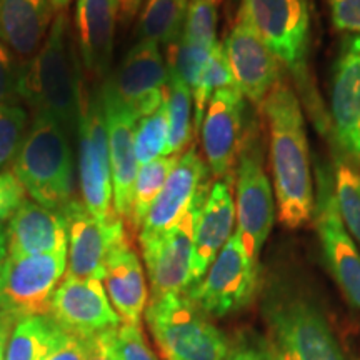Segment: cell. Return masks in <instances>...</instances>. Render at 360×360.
<instances>
[{
  "instance_id": "6da1fadb",
  "label": "cell",
  "mask_w": 360,
  "mask_h": 360,
  "mask_svg": "<svg viewBox=\"0 0 360 360\" xmlns=\"http://www.w3.org/2000/svg\"><path fill=\"white\" fill-rule=\"evenodd\" d=\"M267 117L270 165L278 219L299 229L314 217L315 192L305 119L299 97L281 80L262 103Z\"/></svg>"
},
{
  "instance_id": "7a4b0ae2",
  "label": "cell",
  "mask_w": 360,
  "mask_h": 360,
  "mask_svg": "<svg viewBox=\"0 0 360 360\" xmlns=\"http://www.w3.org/2000/svg\"><path fill=\"white\" fill-rule=\"evenodd\" d=\"M84 90L69 39L65 12L53 17L40 49L20 72V98L35 115L57 122L67 134L79 130Z\"/></svg>"
},
{
  "instance_id": "3957f363",
  "label": "cell",
  "mask_w": 360,
  "mask_h": 360,
  "mask_svg": "<svg viewBox=\"0 0 360 360\" xmlns=\"http://www.w3.org/2000/svg\"><path fill=\"white\" fill-rule=\"evenodd\" d=\"M240 8L281 65L290 72L315 127L323 137H330V119L319 101L309 70V0H242Z\"/></svg>"
},
{
  "instance_id": "277c9868",
  "label": "cell",
  "mask_w": 360,
  "mask_h": 360,
  "mask_svg": "<svg viewBox=\"0 0 360 360\" xmlns=\"http://www.w3.org/2000/svg\"><path fill=\"white\" fill-rule=\"evenodd\" d=\"M13 174L37 204L60 210L74 199V157L67 132L35 115L13 160Z\"/></svg>"
},
{
  "instance_id": "5b68a950",
  "label": "cell",
  "mask_w": 360,
  "mask_h": 360,
  "mask_svg": "<svg viewBox=\"0 0 360 360\" xmlns=\"http://www.w3.org/2000/svg\"><path fill=\"white\" fill-rule=\"evenodd\" d=\"M143 317L164 360H225L231 352L227 337L186 294L154 297Z\"/></svg>"
},
{
  "instance_id": "8992f818",
  "label": "cell",
  "mask_w": 360,
  "mask_h": 360,
  "mask_svg": "<svg viewBox=\"0 0 360 360\" xmlns=\"http://www.w3.org/2000/svg\"><path fill=\"white\" fill-rule=\"evenodd\" d=\"M257 120H250L237 159L236 219L247 255L259 264L260 252L276 217V199L265 174L264 143Z\"/></svg>"
},
{
  "instance_id": "52a82bcc",
  "label": "cell",
  "mask_w": 360,
  "mask_h": 360,
  "mask_svg": "<svg viewBox=\"0 0 360 360\" xmlns=\"http://www.w3.org/2000/svg\"><path fill=\"white\" fill-rule=\"evenodd\" d=\"M267 322V344L277 360H345L321 310L302 295L274 297Z\"/></svg>"
},
{
  "instance_id": "ba28073f",
  "label": "cell",
  "mask_w": 360,
  "mask_h": 360,
  "mask_svg": "<svg viewBox=\"0 0 360 360\" xmlns=\"http://www.w3.org/2000/svg\"><path fill=\"white\" fill-rule=\"evenodd\" d=\"M260 265L247 255L236 231L219 252L205 276L186 295L210 317H225L247 307L259 287Z\"/></svg>"
},
{
  "instance_id": "9c48e42d",
  "label": "cell",
  "mask_w": 360,
  "mask_h": 360,
  "mask_svg": "<svg viewBox=\"0 0 360 360\" xmlns=\"http://www.w3.org/2000/svg\"><path fill=\"white\" fill-rule=\"evenodd\" d=\"M79 182L82 204L94 217L101 222L119 217L114 210L109 137L98 94H84L79 122Z\"/></svg>"
},
{
  "instance_id": "30bf717a",
  "label": "cell",
  "mask_w": 360,
  "mask_h": 360,
  "mask_svg": "<svg viewBox=\"0 0 360 360\" xmlns=\"http://www.w3.org/2000/svg\"><path fill=\"white\" fill-rule=\"evenodd\" d=\"M209 188L210 184L207 182L193 204L174 227L148 240L139 242L143 262H146L148 282H150V299L167 294H186L188 289L193 233H195L197 219H199Z\"/></svg>"
},
{
  "instance_id": "8fae6325",
  "label": "cell",
  "mask_w": 360,
  "mask_h": 360,
  "mask_svg": "<svg viewBox=\"0 0 360 360\" xmlns=\"http://www.w3.org/2000/svg\"><path fill=\"white\" fill-rule=\"evenodd\" d=\"M317 193L314 217L323 257L335 282L355 309L360 310V250L350 237L335 200L334 169L317 164Z\"/></svg>"
},
{
  "instance_id": "7c38bea8",
  "label": "cell",
  "mask_w": 360,
  "mask_h": 360,
  "mask_svg": "<svg viewBox=\"0 0 360 360\" xmlns=\"http://www.w3.org/2000/svg\"><path fill=\"white\" fill-rule=\"evenodd\" d=\"M69 250L8 257L0 282V310L12 317L49 315L52 297L67 272Z\"/></svg>"
},
{
  "instance_id": "4fadbf2b",
  "label": "cell",
  "mask_w": 360,
  "mask_h": 360,
  "mask_svg": "<svg viewBox=\"0 0 360 360\" xmlns=\"http://www.w3.org/2000/svg\"><path fill=\"white\" fill-rule=\"evenodd\" d=\"M330 137L340 159L360 167V35L342 39L330 87Z\"/></svg>"
},
{
  "instance_id": "5bb4252c",
  "label": "cell",
  "mask_w": 360,
  "mask_h": 360,
  "mask_svg": "<svg viewBox=\"0 0 360 360\" xmlns=\"http://www.w3.org/2000/svg\"><path fill=\"white\" fill-rule=\"evenodd\" d=\"M167 82L169 67L159 45L139 40L103 87L137 119H142L165 102Z\"/></svg>"
},
{
  "instance_id": "9a60e30c",
  "label": "cell",
  "mask_w": 360,
  "mask_h": 360,
  "mask_svg": "<svg viewBox=\"0 0 360 360\" xmlns=\"http://www.w3.org/2000/svg\"><path fill=\"white\" fill-rule=\"evenodd\" d=\"M60 212L65 217L69 237L65 277L102 281L112 249L127 240L125 222L120 217L101 222L77 199L62 207Z\"/></svg>"
},
{
  "instance_id": "2e32d148",
  "label": "cell",
  "mask_w": 360,
  "mask_h": 360,
  "mask_svg": "<svg viewBox=\"0 0 360 360\" xmlns=\"http://www.w3.org/2000/svg\"><path fill=\"white\" fill-rule=\"evenodd\" d=\"M222 45L237 89L247 101L262 105L272 89L282 80L281 62L242 8H238L236 24Z\"/></svg>"
},
{
  "instance_id": "e0dca14e",
  "label": "cell",
  "mask_w": 360,
  "mask_h": 360,
  "mask_svg": "<svg viewBox=\"0 0 360 360\" xmlns=\"http://www.w3.org/2000/svg\"><path fill=\"white\" fill-rule=\"evenodd\" d=\"M49 315L65 332L87 339L122 326V319L112 307L98 278H62L52 297Z\"/></svg>"
},
{
  "instance_id": "ac0fdd59",
  "label": "cell",
  "mask_w": 360,
  "mask_h": 360,
  "mask_svg": "<svg viewBox=\"0 0 360 360\" xmlns=\"http://www.w3.org/2000/svg\"><path fill=\"white\" fill-rule=\"evenodd\" d=\"M244 119L245 97L237 87L220 90L207 105L199 130L207 167L217 180L233 175L245 135Z\"/></svg>"
},
{
  "instance_id": "d6986e66",
  "label": "cell",
  "mask_w": 360,
  "mask_h": 360,
  "mask_svg": "<svg viewBox=\"0 0 360 360\" xmlns=\"http://www.w3.org/2000/svg\"><path fill=\"white\" fill-rule=\"evenodd\" d=\"M98 98H101L102 103L107 137H109L114 210L125 224H130L132 187L139 172L134 150V132L139 119L124 103L117 101L103 85L101 92H98Z\"/></svg>"
},
{
  "instance_id": "ffe728a7",
  "label": "cell",
  "mask_w": 360,
  "mask_h": 360,
  "mask_svg": "<svg viewBox=\"0 0 360 360\" xmlns=\"http://www.w3.org/2000/svg\"><path fill=\"white\" fill-rule=\"evenodd\" d=\"M207 182H209V167L197 154L195 147L188 148L186 154L179 157L159 197L143 219L139 229V242L148 240L174 227L193 204Z\"/></svg>"
},
{
  "instance_id": "44dd1931",
  "label": "cell",
  "mask_w": 360,
  "mask_h": 360,
  "mask_svg": "<svg viewBox=\"0 0 360 360\" xmlns=\"http://www.w3.org/2000/svg\"><path fill=\"white\" fill-rule=\"evenodd\" d=\"M233 175L220 179L210 186L193 233V254L188 289L200 282L210 265L232 236L236 224ZM187 289V290H188ZM186 290V292H187Z\"/></svg>"
},
{
  "instance_id": "7402d4cb",
  "label": "cell",
  "mask_w": 360,
  "mask_h": 360,
  "mask_svg": "<svg viewBox=\"0 0 360 360\" xmlns=\"http://www.w3.org/2000/svg\"><path fill=\"white\" fill-rule=\"evenodd\" d=\"M8 257L52 254L69 250L67 222L60 210L49 209L32 199H24L8 219Z\"/></svg>"
},
{
  "instance_id": "603a6c76",
  "label": "cell",
  "mask_w": 360,
  "mask_h": 360,
  "mask_svg": "<svg viewBox=\"0 0 360 360\" xmlns=\"http://www.w3.org/2000/svg\"><path fill=\"white\" fill-rule=\"evenodd\" d=\"M120 0H77L75 29L79 52L90 74L103 77L110 69Z\"/></svg>"
},
{
  "instance_id": "cb8c5ba5",
  "label": "cell",
  "mask_w": 360,
  "mask_h": 360,
  "mask_svg": "<svg viewBox=\"0 0 360 360\" xmlns=\"http://www.w3.org/2000/svg\"><path fill=\"white\" fill-rule=\"evenodd\" d=\"M102 281L105 282L112 307L122 319V323L141 326L148 292L141 259L130 245L129 238L112 249Z\"/></svg>"
},
{
  "instance_id": "d4e9b609",
  "label": "cell",
  "mask_w": 360,
  "mask_h": 360,
  "mask_svg": "<svg viewBox=\"0 0 360 360\" xmlns=\"http://www.w3.org/2000/svg\"><path fill=\"white\" fill-rule=\"evenodd\" d=\"M52 0H0V40L22 58L39 51L53 20Z\"/></svg>"
},
{
  "instance_id": "484cf974",
  "label": "cell",
  "mask_w": 360,
  "mask_h": 360,
  "mask_svg": "<svg viewBox=\"0 0 360 360\" xmlns=\"http://www.w3.org/2000/svg\"><path fill=\"white\" fill-rule=\"evenodd\" d=\"M62 328L51 315L17 319L7 344L6 360H44Z\"/></svg>"
},
{
  "instance_id": "4316f807",
  "label": "cell",
  "mask_w": 360,
  "mask_h": 360,
  "mask_svg": "<svg viewBox=\"0 0 360 360\" xmlns=\"http://www.w3.org/2000/svg\"><path fill=\"white\" fill-rule=\"evenodd\" d=\"M188 0H147L139 19V40L174 45L186 27Z\"/></svg>"
},
{
  "instance_id": "83f0119b",
  "label": "cell",
  "mask_w": 360,
  "mask_h": 360,
  "mask_svg": "<svg viewBox=\"0 0 360 360\" xmlns=\"http://www.w3.org/2000/svg\"><path fill=\"white\" fill-rule=\"evenodd\" d=\"M165 105L169 119V155L180 157L192 137L193 96L188 85L170 69Z\"/></svg>"
},
{
  "instance_id": "f1b7e54d",
  "label": "cell",
  "mask_w": 360,
  "mask_h": 360,
  "mask_svg": "<svg viewBox=\"0 0 360 360\" xmlns=\"http://www.w3.org/2000/svg\"><path fill=\"white\" fill-rule=\"evenodd\" d=\"M177 160L179 157L165 155L139 167L137 177H135L132 187V210H130L129 224L135 231L141 229L143 219H146L152 204L159 197L162 187H164L165 180L174 170Z\"/></svg>"
},
{
  "instance_id": "f546056e",
  "label": "cell",
  "mask_w": 360,
  "mask_h": 360,
  "mask_svg": "<svg viewBox=\"0 0 360 360\" xmlns=\"http://www.w3.org/2000/svg\"><path fill=\"white\" fill-rule=\"evenodd\" d=\"M237 87L236 79H233L231 65H229L227 56H225L222 42L214 45L207 64L202 70L199 82L193 89V129L199 130L202 119H204L207 105L212 101L215 94L220 90Z\"/></svg>"
},
{
  "instance_id": "4dcf8cb0",
  "label": "cell",
  "mask_w": 360,
  "mask_h": 360,
  "mask_svg": "<svg viewBox=\"0 0 360 360\" xmlns=\"http://www.w3.org/2000/svg\"><path fill=\"white\" fill-rule=\"evenodd\" d=\"M134 150L139 167L169 155V119L165 102L150 115L137 120L134 132Z\"/></svg>"
},
{
  "instance_id": "1f68e13d",
  "label": "cell",
  "mask_w": 360,
  "mask_h": 360,
  "mask_svg": "<svg viewBox=\"0 0 360 360\" xmlns=\"http://www.w3.org/2000/svg\"><path fill=\"white\" fill-rule=\"evenodd\" d=\"M334 182L342 222L360 249V172L337 157Z\"/></svg>"
},
{
  "instance_id": "d6a6232c",
  "label": "cell",
  "mask_w": 360,
  "mask_h": 360,
  "mask_svg": "<svg viewBox=\"0 0 360 360\" xmlns=\"http://www.w3.org/2000/svg\"><path fill=\"white\" fill-rule=\"evenodd\" d=\"M219 0H188L186 27L180 39L192 45L212 49L217 44Z\"/></svg>"
},
{
  "instance_id": "836d02e7",
  "label": "cell",
  "mask_w": 360,
  "mask_h": 360,
  "mask_svg": "<svg viewBox=\"0 0 360 360\" xmlns=\"http://www.w3.org/2000/svg\"><path fill=\"white\" fill-rule=\"evenodd\" d=\"M27 110L19 103L0 105V172L15 160L27 132Z\"/></svg>"
},
{
  "instance_id": "e575fe53",
  "label": "cell",
  "mask_w": 360,
  "mask_h": 360,
  "mask_svg": "<svg viewBox=\"0 0 360 360\" xmlns=\"http://www.w3.org/2000/svg\"><path fill=\"white\" fill-rule=\"evenodd\" d=\"M117 360H157L142 334L141 326L122 323L115 335Z\"/></svg>"
},
{
  "instance_id": "d590c367",
  "label": "cell",
  "mask_w": 360,
  "mask_h": 360,
  "mask_svg": "<svg viewBox=\"0 0 360 360\" xmlns=\"http://www.w3.org/2000/svg\"><path fill=\"white\" fill-rule=\"evenodd\" d=\"M20 72L13 52L0 40V105L17 103L20 98Z\"/></svg>"
},
{
  "instance_id": "8d00e7d4",
  "label": "cell",
  "mask_w": 360,
  "mask_h": 360,
  "mask_svg": "<svg viewBox=\"0 0 360 360\" xmlns=\"http://www.w3.org/2000/svg\"><path fill=\"white\" fill-rule=\"evenodd\" d=\"M94 339L70 334L62 328L56 344L52 345L44 360H85L94 347Z\"/></svg>"
},
{
  "instance_id": "74e56055",
  "label": "cell",
  "mask_w": 360,
  "mask_h": 360,
  "mask_svg": "<svg viewBox=\"0 0 360 360\" xmlns=\"http://www.w3.org/2000/svg\"><path fill=\"white\" fill-rule=\"evenodd\" d=\"M328 8L335 30L360 35V0H328Z\"/></svg>"
},
{
  "instance_id": "f35d334b",
  "label": "cell",
  "mask_w": 360,
  "mask_h": 360,
  "mask_svg": "<svg viewBox=\"0 0 360 360\" xmlns=\"http://www.w3.org/2000/svg\"><path fill=\"white\" fill-rule=\"evenodd\" d=\"M25 199V188L22 187L15 174L4 170L0 172V222L8 220Z\"/></svg>"
},
{
  "instance_id": "ab89813d",
  "label": "cell",
  "mask_w": 360,
  "mask_h": 360,
  "mask_svg": "<svg viewBox=\"0 0 360 360\" xmlns=\"http://www.w3.org/2000/svg\"><path fill=\"white\" fill-rule=\"evenodd\" d=\"M225 360H277V359L276 355H274L272 349L269 347V344H265V342L259 339H252L236 345V347L229 352L227 359Z\"/></svg>"
},
{
  "instance_id": "60d3db41",
  "label": "cell",
  "mask_w": 360,
  "mask_h": 360,
  "mask_svg": "<svg viewBox=\"0 0 360 360\" xmlns=\"http://www.w3.org/2000/svg\"><path fill=\"white\" fill-rule=\"evenodd\" d=\"M119 328L115 330L103 332L94 339V347L90 350L89 357L85 360H117L115 355V335Z\"/></svg>"
},
{
  "instance_id": "b9f144b4",
  "label": "cell",
  "mask_w": 360,
  "mask_h": 360,
  "mask_svg": "<svg viewBox=\"0 0 360 360\" xmlns=\"http://www.w3.org/2000/svg\"><path fill=\"white\" fill-rule=\"evenodd\" d=\"M15 317H12L11 314L0 310V360H6L7 354V344L11 339V334L15 326Z\"/></svg>"
},
{
  "instance_id": "7bdbcfd3",
  "label": "cell",
  "mask_w": 360,
  "mask_h": 360,
  "mask_svg": "<svg viewBox=\"0 0 360 360\" xmlns=\"http://www.w3.org/2000/svg\"><path fill=\"white\" fill-rule=\"evenodd\" d=\"M143 0H120V13L125 20H130L137 15V12L142 8Z\"/></svg>"
},
{
  "instance_id": "ee69618b",
  "label": "cell",
  "mask_w": 360,
  "mask_h": 360,
  "mask_svg": "<svg viewBox=\"0 0 360 360\" xmlns=\"http://www.w3.org/2000/svg\"><path fill=\"white\" fill-rule=\"evenodd\" d=\"M8 259V249H7V231L6 225L0 222V282H2L4 269H6Z\"/></svg>"
},
{
  "instance_id": "f6af8a7d",
  "label": "cell",
  "mask_w": 360,
  "mask_h": 360,
  "mask_svg": "<svg viewBox=\"0 0 360 360\" xmlns=\"http://www.w3.org/2000/svg\"><path fill=\"white\" fill-rule=\"evenodd\" d=\"M53 2V8H56L57 12H64L67 7H69V4L72 0H52Z\"/></svg>"
}]
</instances>
